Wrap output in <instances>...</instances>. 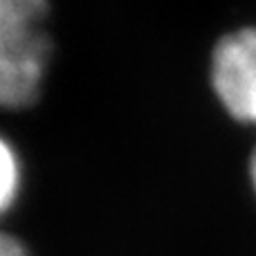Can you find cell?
Wrapping results in <instances>:
<instances>
[{"label": "cell", "mask_w": 256, "mask_h": 256, "mask_svg": "<svg viewBox=\"0 0 256 256\" xmlns=\"http://www.w3.org/2000/svg\"><path fill=\"white\" fill-rule=\"evenodd\" d=\"M212 86L232 120L256 126V27L218 40L212 56Z\"/></svg>", "instance_id": "2"}, {"label": "cell", "mask_w": 256, "mask_h": 256, "mask_svg": "<svg viewBox=\"0 0 256 256\" xmlns=\"http://www.w3.org/2000/svg\"><path fill=\"white\" fill-rule=\"evenodd\" d=\"M0 256H30V254H27L25 245L20 243V238L0 230Z\"/></svg>", "instance_id": "4"}, {"label": "cell", "mask_w": 256, "mask_h": 256, "mask_svg": "<svg viewBox=\"0 0 256 256\" xmlns=\"http://www.w3.org/2000/svg\"><path fill=\"white\" fill-rule=\"evenodd\" d=\"M22 160L9 137L0 132V220L16 207L22 194Z\"/></svg>", "instance_id": "3"}, {"label": "cell", "mask_w": 256, "mask_h": 256, "mask_svg": "<svg viewBox=\"0 0 256 256\" xmlns=\"http://www.w3.org/2000/svg\"><path fill=\"white\" fill-rule=\"evenodd\" d=\"M50 61V0H0V108L34 104Z\"/></svg>", "instance_id": "1"}, {"label": "cell", "mask_w": 256, "mask_h": 256, "mask_svg": "<svg viewBox=\"0 0 256 256\" xmlns=\"http://www.w3.org/2000/svg\"><path fill=\"white\" fill-rule=\"evenodd\" d=\"M250 184H252V191L256 196V148H254L252 158H250Z\"/></svg>", "instance_id": "5"}]
</instances>
